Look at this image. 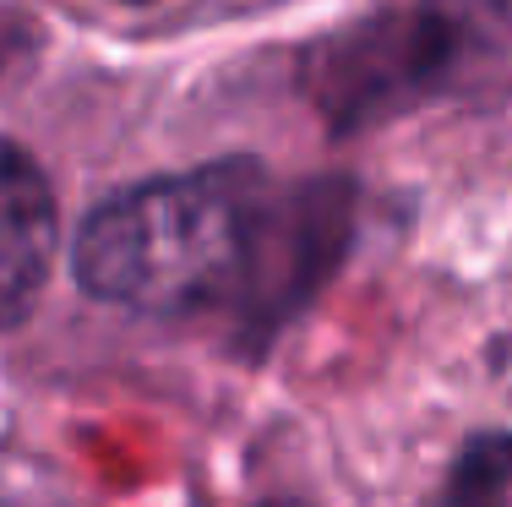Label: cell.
<instances>
[{"label":"cell","mask_w":512,"mask_h":507,"mask_svg":"<svg viewBox=\"0 0 512 507\" xmlns=\"http://www.w3.org/2000/svg\"><path fill=\"white\" fill-rule=\"evenodd\" d=\"M256 164H213L120 191L77 235V279L88 295L131 311H191L235 300L267 208Z\"/></svg>","instance_id":"1"},{"label":"cell","mask_w":512,"mask_h":507,"mask_svg":"<svg viewBox=\"0 0 512 507\" xmlns=\"http://www.w3.org/2000/svg\"><path fill=\"white\" fill-rule=\"evenodd\" d=\"M349 246V186L316 180L289 197H267L251 240V262L229 311L240 317L251 344H262L278 322H289L311 300V289L338 268Z\"/></svg>","instance_id":"3"},{"label":"cell","mask_w":512,"mask_h":507,"mask_svg":"<svg viewBox=\"0 0 512 507\" xmlns=\"http://www.w3.org/2000/svg\"><path fill=\"white\" fill-rule=\"evenodd\" d=\"M512 50V0H404L306 55V88L333 131L442 99Z\"/></svg>","instance_id":"2"},{"label":"cell","mask_w":512,"mask_h":507,"mask_svg":"<svg viewBox=\"0 0 512 507\" xmlns=\"http://www.w3.org/2000/svg\"><path fill=\"white\" fill-rule=\"evenodd\" d=\"M60 213L55 191L33 153L0 142V328H17L33 311L55 262Z\"/></svg>","instance_id":"4"},{"label":"cell","mask_w":512,"mask_h":507,"mask_svg":"<svg viewBox=\"0 0 512 507\" xmlns=\"http://www.w3.org/2000/svg\"><path fill=\"white\" fill-rule=\"evenodd\" d=\"M512 497V437H480L458 458L436 507H507Z\"/></svg>","instance_id":"5"},{"label":"cell","mask_w":512,"mask_h":507,"mask_svg":"<svg viewBox=\"0 0 512 507\" xmlns=\"http://www.w3.org/2000/svg\"><path fill=\"white\" fill-rule=\"evenodd\" d=\"M126 6H153V0H126Z\"/></svg>","instance_id":"6"}]
</instances>
